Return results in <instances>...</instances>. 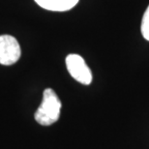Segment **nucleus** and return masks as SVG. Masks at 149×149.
I'll return each instance as SVG.
<instances>
[{
    "mask_svg": "<svg viewBox=\"0 0 149 149\" xmlns=\"http://www.w3.org/2000/svg\"><path fill=\"white\" fill-rule=\"evenodd\" d=\"M61 101L52 88L45 89L43 100L34 114L37 123L42 126H49L59 119L61 111Z\"/></svg>",
    "mask_w": 149,
    "mask_h": 149,
    "instance_id": "f257e3e1",
    "label": "nucleus"
},
{
    "mask_svg": "<svg viewBox=\"0 0 149 149\" xmlns=\"http://www.w3.org/2000/svg\"><path fill=\"white\" fill-rule=\"evenodd\" d=\"M66 67L74 79L81 84L89 85L92 82V73L84 59L79 54H69L66 57Z\"/></svg>",
    "mask_w": 149,
    "mask_h": 149,
    "instance_id": "f03ea898",
    "label": "nucleus"
},
{
    "mask_svg": "<svg viewBox=\"0 0 149 149\" xmlns=\"http://www.w3.org/2000/svg\"><path fill=\"white\" fill-rule=\"evenodd\" d=\"M22 50L19 42L11 35L0 36V64L10 66L19 61Z\"/></svg>",
    "mask_w": 149,
    "mask_h": 149,
    "instance_id": "7ed1b4c3",
    "label": "nucleus"
},
{
    "mask_svg": "<svg viewBox=\"0 0 149 149\" xmlns=\"http://www.w3.org/2000/svg\"><path fill=\"white\" fill-rule=\"evenodd\" d=\"M41 8L53 12H65L73 9L79 0H34Z\"/></svg>",
    "mask_w": 149,
    "mask_h": 149,
    "instance_id": "20e7f679",
    "label": "nucleus"
},
{
    "mask_svg": "<svg viewBox=\"0 0 149 149\" xmlns=\"http://www.w3.org/2000/svg\"><path fill=\"white\" fill-rule=\"evenodd\" d=\"M141 33L145 40L149 41V6L145 11L141 20Z\"/></svg>",
    "mask_w": 149,
    "mask_h": 149,
    "instance_id": "39448f33",
    "label": "nucleus"
}]
</instances>
